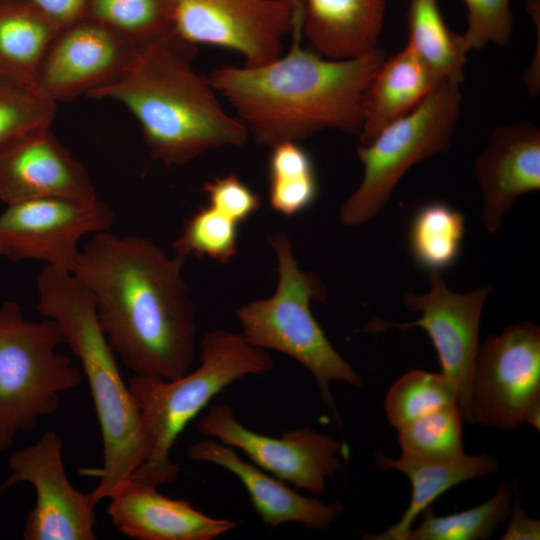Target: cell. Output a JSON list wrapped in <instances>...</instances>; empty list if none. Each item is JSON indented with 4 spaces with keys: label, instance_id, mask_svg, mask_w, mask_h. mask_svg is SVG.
Masks as SVG:
<instances>
[{
    "label": "cell",
    "instance_id": "35",
    "mask_svg": "<svg viewBox=\"0 0 540 540\" xmlns=\"http://www.w3.org/2000/svg\"><path fill=\"white\" fill-rule=\"evenodd\" d=\"M510 522L506 531L502 535V540H539L540 521L530 518L522 509L520 496L516 490V497L513 509L511 508Z\"/></svg>",
    "mask_w": 540,
    "mask_h": 540
},
{
    "label": "cell",
    "instance_id": "27",
    "mask_svg": "<svg viewBox=\"0 0 540 540\" xmlns=\"http://www.w3.org/2000/svg\"><path fill=\"white\" fill-rule=\"evenodd\" d=\"M512 508V489L501 486L482 504L439 516L428 506L420 515L422 521L411 528L403 540H479L488 539L509 516Z\"/></svg>",
    "mask_w": 540,
    "mask_h": 540
},
{
    "label": "cell",
    "instance_id": "1",
    "mask_svg": "<svg viewBox=\"0 0 540 540\" xmlns=\"http://www.w3.org/2000/svg\"><path fill=\"white\" fill-rule=\"evenodd\" d=\"M186 260L142 236L94 234L72 274L90 292L98 324L132 375L171 380L195 355V306Z\"/></svg>",
    "mask_w": 540,
    "mask_h": 540
},
{
    "label": "cell",
    "instance_id": "3",
    "mask_svg": "<svg viewBox=\"0 0 540 540\" xmlns=\"http://www.w3.org/2000/svg\"><path fill=\"white\" fill-rule=\"evenodd\" d=\"M197 46L174 31L138 45L126 70L88 97L122 104L140 125L151 157L180 166L203 153L239 147L249 134L193 67Z\"/></svg>",
    "mask_w": 540,
    "mask_h": 540
},
{
    "label": "cell",
    "instance_id": "16",
    "mask_svg": "<svg viewBox=\"0 0 540 540\" xmlns=\"http://www.w3.org/2000/svg\"><path fill=\"white\" fill-rule=\"evenodd\" d=\"M46 197L97 198L85 166L50 128L0 152V201L5 205Z\"/></svg>",
    "mask_w": 540,
    "mask_h": 540
},
{
    "label": "cell",
    "instance_id": "21",
    "mask_svg": "<svg viewBox=\"0 0 540 540\" xmlns=\"http://www.w3.org/2000/svg\"><path fill=\"white\" fill-rule=\"evenodd\" d=\"M381 470L402 472L412 486L411 501L400 519L384 532L371 535L362 533L367 540H403L415 519L430 504L453 486L475 478L498 472L499 461L492 455H470L463 452L448 458L418 457L402 453L390 458L382 452L375 456Z\"/></svg>",
    "mask_w": 540,
    "mask_h": 540
},
{
    "label": "cell",
    "instance_id": "23",
    "mask_svg": "<svg viewBox=\"0 0 540 540\" xmlns=\"http://www.w3.org/2000/svg\"><path fill=\"white\" fill-rule=\"evenodd\" d=\"M62 26L26 0H0V78L33 87L43 55Z\"/></svg>",
    "mask_w": 540,
    "mask_h": 540
},
{
    "label": "cell",
    "instance_id": "34",
    "mask_svg": "<svg viewBox=\"0 0 540 540\" xmlns=\"http://www.w3.org/2000/svg\"><path fill=\"white\" fill-rule=\"evenodd\" d=\"M202 190L207 204L238 225L247 221L261 207L260 196L235 173L205 182Z\"/></svg>",
    "mask_w": 540,
    "mask_h": 540
},
{
    "label": "cell",
    "instance_id": "22",
    "mask_svg": "<svg viewBox=\"0 0 540 540\" xmlns=\"http://www.w3.org/2000/svg\"><path fill=\"white\" fill-rule=\"evenodd\" d=\"M441 82L408 45L385 58L364 93L359 145H368L387 125L411 112Z\"/></svg>",
    "mask_w": 540,
    "mask_h": 540
},
{
    "label": "cell",
    "instance_id": "33",
    "mask_svg": "<svg viewBox=\"0 0 540 540\" xmlns=\"http://www.w3.org/2000/svg\"><path fill=\"white\" fill-rule=\"evenodd\" d=\"M467 6V30L462 34L469 51L489 44H509L513 32L510 0H463Z\"/></svg>",
    "mask_w": 540,
    "mask_h": 540
},
{
    "label": "cell",
    "instance_id": "29",
    "mask_svg": "<svg viewBox=\"0 0 540 540\" xmlns=\"http://www.w3.org/2000/svg\"><path fill=\"white\" fill-rule=\"evenodd\" d=\"M458 404L456 391L442 374L411 370L388 390L384 410L389 423L399 429L440 407Z\"/></svg>",
    "mask_w": 540,
    "mask_h": 540
},
{
    "label": "cell",
    "instance_id": "15",
    "mask_svg": "<svg viewBox=\"0 0 540 540\" xmlns=\"http://www.w3.org/2000/svg\"><path fill=\"white\" fill-rule=\"evenodd\" d=\"M136 47L104 24L82 16L54 36L33 87L56 104L88 96L126 70Z\"/></svg>",
    "mask_w": 540,
    "mask_h": 540
},
{
    "label": "cell",
    "instance_id": "36",
    "mask_svg": "<svg viewBox=\"0 0 540 540\" xmlns=\"http://www.w3.org/2000/svg\"><path fill=\"white\" fill-rule=\"evenodd\" d=\"M65 25L83 16L88 0H26Z\"/></svg>",
    "mask_w": 540,
    "mask_h": 540
},
{
    "label": "cell",
    "instance_id": "25",
    "mask_svg": "<svg viewBox=\"0 0 540 540\" xmlns=\"http://www.w3.org/2000/svg\"><path fill=\"white\" fill-rule=\"evenodd\" d=\"M465 216L441 202L419 208L409 227V250L422 269L439 271L452 266L461 251Z\"/></svg>",
    "mask_w": 540,
    "mask_h": 540
},
{
    "label": "cell",
    "instance_id": "11",
    "mask_svg": "<svg viewBox=\"0 0 540 540\" xmlns=\"http://www.w3.org/2000/svg\"><path fill=\"white\" fill-rule=\"evenodd\" d=\"M113 211L98 198L46 197L6 205L0 213V255L72 272L80 240L108 231Z\"/></svg>",
    "mask_w": 540,
    "mask_h": 540
},
{
    "label": "cell",
    "instance_id": "26",
    "mask_svg": "<svg viewBox=\"0 0 540 540\" xmlns=\"http://www.w3.org/2000/svg\"><path fill=\"white\" fill-rule=\"evenodd\" d=\"M318 196L313 160L298 142L285 141L271 147L268 161L270 207L284 216L308 209Z\"/></svg>",
    "mask_w": 540,
    "mask_h": 540
},
{
    "label": "cell",
    "instance_id": "30",
    "mask_svg": "<svg viewBox=\"0 0 540 540\" xmlns=\"http://www.w3.org/2000/svg\"><path fill=\"white\" fill-rule=\"evenodd\" d=\"M238 226L209 204L201 206L184 222L173 242L174 254L228 263L238 253Z\"/></svg>",
    "mask_w": 540,
    "mask_h": 540
},
{
    "label": "cell",
    "instance_id": "20",
    "mask_svg": "<svg viewBox=\"0 0 540 540\" xmlns=\"http://www.w3.org/2000/svg\"><path fill=\"white\" fill-rule=\"evenodd\" d=\"M302 35L321 56L343 60L377 48L385 0H300Z\"/></svg>",
    "mask_w": 540,
    "mask_h": 540
},
{
    "label": "cell",
    "instance_id": "4",
    "mask_svg": "<svg viewBox=\"0 0 540 540\" xmlns=\"http://www.w3.org/2000/svg\"><path fill=\"white\" fill-rule=\"evenodd\" d=\"M39 313L54 320L79 359L88 382L103 442L100 480L89 492L96 503L109 498L148 456V443L128 384L124 382L96 317L93 298L69 271L44 266L37 277Z\"/></svg>",
    "mask_w": 540,
    "mask_h": 540
},
{
    "label": "cell",
    "instance_id": "32",
    "mask_svg": "<svg viewBox=\"0 0 540 540\" xmlns=\"http://www.w3.org/2000/svg\"><path fill=\"white\" fill-rule=\"evenodd\" d=\"M55 114L56 103L34 87L0 78V152L50 128Z\"/></svg>",
    "mask_w": 540,
    "mask_h": 540
},
{
    "label": "cell",
    "instance_id": "5",
    "mask_svg": "<svg viewBox=\"0 0 540 540\" xmlns=\"http://www.w3.org/2000/svg\"><path fill=\"white\" fill-rule=\"evenodd\" d=\"M269 353L251 345L242 333L216 329L200 342V365L175 379L132 375L128 387L148 443V456L131 480L158 488L171 483L180 467L171 450L185 427L225 387L248 375L269 372Z\"/></svg>",
    "mask_w": 540,
    "mask_h": 540
},
{
    "label": "cell",
    "instance_id": "2",
    "mask_svg": "<svg viewBox=\"0 0 540 540\" xmlns=\"http://www.w3.org/2000/svg\"><path fill=\"white\" fill-rule=\"evenodd\" d=\"M288 51L258 66H223L210 82L255 141L271 148L324 129L359 135L365 90L385 57L383 49L328 59L304 49L302 6L295 10Z\"/></svg>",
    "mask_w": 540,
    "mask_h": 540
},
{
    "label": "cell",
    "instance_id": "24",
    "mask_svg": "<svg viewBox=\"0 0 540 540\" xmlns=\"http://www.w3.org/2000/svg\"><path fill=\"white\" fill-rule=\"evenodd\" d=\"M407 44L441 80L461 85L469 49L446 24L437 0H409Z\"/></svg>",
    "mask_w": 540,
    "mask_h": 540
},
{
    "label": "cell",
    "instance_id": "19",
    "mask_svg": "<svg viewBox=\"0 0 540 540\" xmlns=\"http://www.w3.org/2000/svg\"><path fill=\"white\" fill-rule=\"evenodd\" d=\"M188 455L194 461L220 466L235 475L244 485L254 510L270 528L293 522L308 529L325 531L344 512V505L339 502L326 504L301 495L214 438L194 443L189 447Z\"/></svg>",
    "mask_w": 540,
    "mask_h": 540
},
{
    "label": "cell",
    "instance_id": "18",
    "mask_svg": "<svg viewBox=\"0 0 540 540\" xmlns=\"http://www.w3.org/2000/svg\"><path fill=\"white\" fill-rule=\"evenodd\" d=\"M109 499L107 514L113 525L137 540H213L240 525L213 518L188 501L167 497L158 488L131 479Z\"/></svg>",
    "mask_w": 540,
    "mask_h": 540
},
{
    "label": "cell",
    "instance_id": "31",
    "mask_svg": "<svg viewBox=\"0 0 540 540\" xmlns=\"http://www.w3.org/2000/svg\"><path fill=\"white\" fill-rule=\"evenodd\" d=\"M463 415L457 403L435 409L398 430L402 453L429 458L462 454Z\"/></svg>",
    "mask_w": 540,
    "mask_h": 540
},
{
    "label": "cell",
    "instance_id": "9",
    "mask_svg": "<svg viewBox=\"0 0 540 540\" xmlns=\"http://www.w3.org/2000/svg\"><path fill=\"white\" fill-rule=\"evenodd\" d=\"M464 420L497 429L540 427V328L523 321L480 345Z\"/></svg>",
    "mask_w": 540,
    "mask_h": 540
},
{
    "label": "cell",
    "instance_id": "12",
    "mask_svg": "<svg viewBox=\"0 0 540 540\" xmlns=\"http://www.w3.org/2000/svg\"><path fill=\"white\" fill-rule=\"evenodd\" d=\"M429 290L424 294L407 292L404 304L420 317L407 323L373 319L361 331L382 332L420 327L427 332L438 354L442 374L451 382L458 405L465 417L473 367L480 347L478 340L482 310L490 295L489 286L467 293L450 290L439 271H429Z\"/></svg>",
    "mask_w": 540,
    "mask_h": 540
},
{
    "label": "cell",
    "instance_id": "28",
    "mask_svg": "<svg viewBox=\"0 0 540 540\" xmlns=\"http://www.w3.org/2000/svg\"><path fill=\"white\" fill-rule=\"evenodd\" d=\"M83 16L136 46L173 31L169 0H88Z\"/></svg>",
    "mask_w": 540,
    "mask_h": 540
},
{
    "label": "cell",
    "instance_id": "6",
    "mask_svg": "<svg viewBox=\"0 0 540 540\" xmlns=\"http://www.w3.org/2000/svg\"><path fill=\"white\" fill-rule=\"evenodd\" d=\"M278 280L272 296L236 310L242 335L253 346L275 350L299 362L315 378L323 401L336 413L331 382L360 387L363 378L336 351L312 314V302L322 301L321 279L299 267L292 242L283 232L270 237Z\"/></svg>",
    "mask_w": 540,
    "mask_h": 540
},
{
    "label": "cell",
    "instance_id": "13",
    "mask_svg": "<svg viewBox=\"0 0 540 540\" xmlns=\"http://www.w3.org/2000/svg\"><path fill=\"white\" fill-rule=\"evenodd\" d=\"M199 431L239 449L259 468L298 488L319 494L326 478L342 469V444L310 427L271 437L245 427L227 404L212 405L198 421Z\"/></svg>",
    "mask_w": 540,
    "mask_h": 540
},
{
    "label": "cell",
    "instance_id": "8",
    "mask_svg": "<svg viewBox=\"0 0 540 540\" xmlns=\"http://www.w3.org/2000/svg\"><path fill=\"white\" fill-rule=\"evenodd\" d=\"M461 105L460 85L441 82L416 108L390 123L365 146H357L363 178L340 208L345 226H359L387 204L403 175L415 164L451 146Z\"/></svg>",
    "mask_w": 540,
    "mask_h": 540
},
{
    "label": "cell",
    "instance_id": "17",
    "mask_svg": "<svg viewBox=\"0 0 540 540\" xmlns=\"http://www.w3.org/2000/svg\"><path fill=\"white\" fill-rule=\"evenodd\" d=\"M475 174L483 193V226L496 233L516 199L540 189L539 128L530 122L496 126L476 159Z\"/></svg>",
    "mask_w": 540,
    "mask_h": 540
},
{
    "label": "cell",
    "instance_id": "10",
    "mask_svg": "<svg viewBox=\"0 0 540 540\" xmlns=\"http://www.w3.org/2000/svg\"><path fill=\"white\" fill-rule=\"evenodd\" d=\"M299 0H169L182 40L239 53L245 66L278 58L292 31Z\"/></svg>",
    "mask_w": 540,
    "mask_h": 540
},
{
    "label": "cell",
    "instance_id": "14",
    "mask_svg": "<svg viewBox=\"0 0 540 540\" xmlns=\"http://www.w3.org/2000/svg\"><path fill=\"white\" fill-rule=\"evenodd\" d=\"M62 448L57 433L48 431L8 459L12 475L1 489L28 482L36 493L35 505L27 515L22 533L25 540L96 539V504L90 493H81L69 482Z\"/></svg>",
    "mask_w": 540,
    "mask_h": 540
},
{
    "label": "cell",
    "instance_id": "7",
    "mask_svg": "<svg viewBox=\"0 0 540 540\" xmlns=\"http://www.w3.org/2000/svg\"><path fill=\"white\" fill-rule=\"evenodd\" d=\"M43 318L26 319L15 301L0 304V451L54 413L60 394L82 382L80 369L57 351L65 344L59 326Z\"/></svg>",
    "mask_w": 540,
    "mask_h": 540
}]
</instances>
